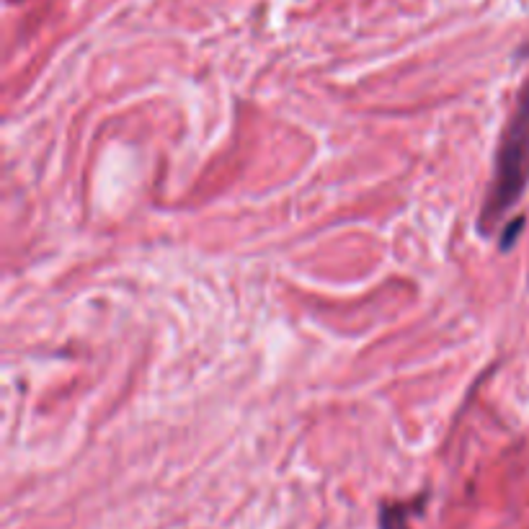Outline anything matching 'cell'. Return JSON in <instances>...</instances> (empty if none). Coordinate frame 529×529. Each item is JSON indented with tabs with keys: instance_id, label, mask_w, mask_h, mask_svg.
I'll return each instance as SVG.
<instances>
[{
	"instance_id": "3957f363",
	"label": "cell",
	"mask_w": 529,
	"mask_h": 529,
	"mask_svg": "<svg viewBox=\"0 0 529 529\" xmlns=\"http://www.w3.org/2000/svg\"><path fill=\"white\" fill-rule=\"evenodd\" d=\"M519 230H522V220L514 222V225H511V228H509V233L504 235V248H509V246H511V240H514V235H517Z\"/></svg>"
},
{
	"instance_id": "6da1fadb",
	"label": "cell",
	"mask_w": 529,
	"mask_h": 529,
	"mask_svg": "<svg viewBox=\"0 0 529 529\" xmlns=\"http://www.w3.org/2000/svg\"><path fill=\"white\" fill-rule=\"evenodd\" d=\"M529 179V83L524 86L522 99H519L517 114L511 119L509 130L504 132L501 150L496 155V179L493 191L486 202V210L480 217V225L488 228L499 222L501 215L511 204L522 197L524 186Z\"/></svg>"
},
{
	"instance_id": "7a4b0ae2",
	"label": "cell",
	"mask_w": 529,
	"mask_h": 529,
	"mask_svg": "<svg viewBox=\"0 0 529 529\" xmlns=\"http://www.w3.org/2000/svg\"><path fill=\"white\" fill-rule=\"evenodd\" d=\"M411 511V506H388L382 511V529H408L406 527V514Z\"/></svg>"
}]
</instances>
